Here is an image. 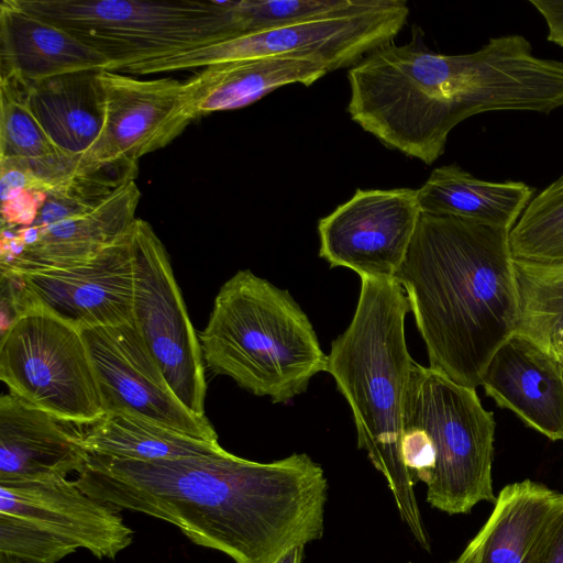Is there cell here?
<instances>
[{"mask_svg":"<svg viewBox=\"0 0 563 563\" xmlns=\"http://www.w3.org/2000/svg\"><path fill=\"white\" fill-rule=\"evenodd\" d=\"M514 258L563 264V175L531 199L509 232Z\"/></svg>","mask_w":563,"mask_h":563,"instance_id":"27","label":"cell"},{"mask_svg":"<svg viewBox=\"0 0 563 563\" xmlns=\"http://www.w3.org/2000/svg\"><path fill=\"white\" fill-rule=\"evenodd\" d=\"M108 59L66 30L24 9L0 4V79L30 86L64 74L107 70Z\"/></svg>","mask_w":563,"mask_h":563,"instance_id":"18","label":"cell"},{"mask_svg":"<svg viewBox=\"0 0 563 563\" xmlns=\"http://www.w3.org/2000/svg\"><path fill=\"white\" fill-rule=\"evenodd\" d=\"M560 497L530 479L505 486L486 523L452 563H529Z\"/></svg>","mask_w":563,"mask_h":563,"instance_id":"22","label":"cell"},{"mask_svg":"<svg viewBox=\"0 0 563 563\" xmlns=\"http://www.w3.org/2000/svg\"><path fill=\"white\" fill-rule=\"evenodd\" d=\"M421 428L434 449L427 501L449 515L467 514L479 501H496L493 489L495 419L476 388L415 363L404 428Z\"/></svg>","mask_w":563,"mask_h":563,"instance_id":"7","label":"cell"},{"mask_svg":"<svg viewBox=\"0 0 563 563\" xmlns=\"http://www.w3.org/2000/svg\"><path fill=\"white\" fill-rule=\"evenodd\" d=\"M1 194L2 228L19 229L34 224L46 200V192L12 188Z\"/></svg>","mask_w":563,"mask_h":563,"instance_id":"28","label":"cell"},{"mask_svg":"<svg viewBox=\"0 0 563 563\" xmlns=\"http://www.w3.org/2000/svg\"><path fill=\"white\" fill-rule=\"evenodd\" d=\"M199 341L210 371L274 404L305 393L328 367L308 316L289 291L249 269L221 286Z\"/></svg>","mask_w":563,"mask_h":563,"instance_id":"5","label":"cell"},{"mask_svg":"<svg viewBox=\"0 0 563 563\" xmlns=\"http://www.w3.org/2000/svg\"><path fill=\"white\" fill-rule=\"evenodd\" d=\"M409 310L395 278H361L356 309L331 344L327 372L351 408L358 449L386 478L400 519L419 545L430 551L415 479L401 455L405 401L415 365L405 336Z\"/></svg>","mask_w":563,"mask_h":563,"instance_id":"4","label":"cell"},{"mask_svg":"<svg viewBox=\"0 0 563 563\" xmlns=\"http://www.w3.org/2000/svg\"><path fill=\"white\" fill-rule=\"evenodd\" d=\"M401 455L412 478L426 485L430 482L434 468V449L430 437L417 427H405L401 439Z\"/></svg>","mask_w":563,"mask_h":563,"instance_id":"29","label":"cell"},{"mask_svg":"<svg viewBox=\"0 0 563 563\" xmlns=\"http://www.w3.org/2000/svg\"><path fill=\"white\" fill-rule=\"evenodd\" d=\"M49 413L3 394L0 398V481L67 477L79 473L89 452L82 432Z\"/></svg>","mask_w":563,"mask_h":563,"instance_id":"17","label":"cell"},{"mask_svg":"<svg viewBox=\"0 0 563 563\" xmlns=\"http://www.w3.org/2000/svg\"><path fill=\"white\" fill-rule=\"evenodd\" d=\"M140 199L135 180L128 181L88 210L40 230L34 244L0 268L22 273L84 262L131 230Z\"/></svg>","mask_w":563,"mask_h":563,"instance_id":"19","label":"cell"},{"mask_svg":"<svg viewBox=\"0 0 563 563\" xmlns=\"http://www.w3.org/2000/svg\"><path fill=\"white\" fill-rule=\"evenodd\" d=\"M89 454L153 462L211 456L225 452L219 441L203 440L125 412H107L81 433Z\"/></svg>","mask_w":563,"mask_h":563,"instance_id":"25","label":"cell"},{"mask_svg":"<svg viewBox=\"0 0 563 563\" xmlns=\"http://www.w3.org/2000/svg\"><path fill=\"white\" fill-rule=\"evenodd\" d=\"M509 231L421 212L395 279L424 342L429 367L476 388L516 332Z\"/></svg>","mask_w":563,"mask_h":563,"instance_id":"3","label":"cell"},{"mask_svg":"<svg viewBox=\"0 0 563 563\" xmlns=\"http://www.w3.org/2000/svg\"><path fill=\"white\" fill-rule=\"evenodd\" d=\"M0 378L12 395L62 422L90 426L104 415L80 330L41 308L1 334Z\"/></svg>","mask_w":563,"mask_h":563,"instance_id":"10","label":"cell"},{"mask_svg":"<svg viewBox=\"0 0 563 563\" xmlns=\"http://www.w3.org/2000/svg\"><path fill=\"white\" fill-rule=\"evenodd\" d=\"M406 0H374L362 11L312 19L228 38L177 55L129 66L131 75H150L213 64L291 57L317 62L333 71L351 68L368 53L394 41L407 22Z\"/></svg>","mask_w":563,"mask_h":563,"instance_id":"9","label":"cell"},{"mask_svg":"<svg viewBox=\"0 0 563 563\" xmlns=\"http://www.w3.org/2000/svg\"><path fill=\"white\" fill-rule=\"evenodd\" d=\"M544 19L548 41L563 48V0H529Z\"/></svg>","mask_w":563,"mask_h":563,"instance_id":"32","label":"cell"},{"mask_svg":"<svg viewBox=\"0 0 563 563\" xmlns=\"http://www.w3.org/2000/svg\"><path fill=\"white\" fill-rule=\"evenodd\" d=\"M0 164L32 173L47 192L91 174L55 146L27 108L24 86L10 79H0Z\"/></svg>","mask_w":563,"mask_h":563,"instance_id":"24","label":"cell"},{"mask_svg":"<svg viewBox=\"0 0 563 563\" xmlns=\"http://www.w3.org/2000/svg\"><path fill=\"white\" fill-rule=\"evenodd\" d=\"M133 323L170 388L195 415L206 417L202 350L173 273L167 251L148 222L132 227Z\"/></svg>","mask_w":563,"mask_h":563,"instance_id":"11","label":"cell"},{"mask_svg":"<svg viewBox=\"0 0 563 563\" xmlns=\"http://www.w3.org/2000/svg\"><path fill=\"white\" fill-rule=\"evenodd\" d=\"M133 534L118 508L76 481H0V552L22 563H58L78 549L113 560Z\"/></svg>","mask_w":563,"mask_h":563,"instance_id":"8","label":"cell"},{"mask_svg":"<svg viewBox=\"0 0 563 563\" xmlns=\"http://www.w3.org/2000/svg\"><path fill=\"white\" fill-rule=\"evenodd\" d=\"M0 563H22V562L14 556H11V555L0 552Z\"/></svg>","mask_w":563,"mask_h":563,"instance_id":"34","label":"cell"},{"mask_svg":"<svg viewBox=\"0 0 563 563\" xmlns=\"http://www.w3.org/2000/svg\"><path fill=\"white\" fill-rule=\"evenodd\" d=\"M80 332L93 364L104 413H131L218 441L208 418L191 412L175 395L133 321Z\"/></svg>","mask_w":563,"mask_h":563,"instance_id":"12","label":"cell"},{"mask_svg":"<svg viewBox=\"0 0 563 563\" xmlns=\"http://www.w3.org/2000/svg\"><path fill=\"white\" fill-rule=\"evenodd\" d=\"M104 56L107 70L240 36L232 0H18Z\"/></svg>","mask_w":563,"mask_h":563,"instance_id":"6","label":"cell"},{"mask_svg":"<svg viewBox=\"0 0 563 563\" xmlns=\"http://www.w3.org/2000/svg\"><path fill=\"white\" fill-rule=\"evenodd\" d=\"M75 481L91 497L173 523L235 563H274L323 536L328 482L306 453L269 463L228 451L153 462L90 454Z\"/></svg>","mask_w":563,"mask_h":563,"instance_id":"1","label":"cell"},{"mask_svg":"<svg viewBox=\"0 0 563 563\" xmlns=\"http://www.w3.org/2000/svg\"><path fill=\"white\" fill-rule=\"evenodd\" d=\"M536 189L523 181H487L456 164L434 168L417 189L421 212L455 217L509 231Z\"/></svg>","mask_w":563,"mask_h":563,"instance_id":"23","label":"cell"},{"mask_svg":"<svg viewBox=\"0 0 563 563\" xmlns=\"http://www.w3.org/2000/svg\"><path fill=\"white\" fill-rule=\"evenodd\" d=\"M305 545H296L284 552L274 563H302Z\"/></svg>","mask_w":563,"mask_h":563,"instance_id":"33","label":"cell"},{"mask_svg":"<svg viewBox=\"0 0 563 563\" xmlns=\"http://www.w3.org/2000/svg\"><path fill=\"white\" fill-rule=\"evenodd\" d=\"M1 334L16 320L36 309L20 273L1 268Z\"/></svg>","mask_w":563,"mask_h":563,"instance_id":"30","label":"cell"},{"mask_svg":"<svg viewBox=\"0 0 563 563\" xmlns=\"http://www.w3.org/2000/svg\"><path fill=\"white\" fill-rule=\"evenodd\" d=\"M347 112L388 148L433 164L450 132L488 111L549 114L563 107V62L533 55L522 35L490 37L478 51L445 55L418 34L380 45L349 68Z\"/></svg>","mask_w":563,"mask_h":563,"instance_id":"2","label":"cell"},{"mask_svg":"<svg viewBox=\"0 0 563 563\" xmlns=\"http://www.w3.org/2000/svg\"><path fill=\"white\" fill-rule=\"evenodd\" d=\"M328 68L309 59L264 57L213 64L185 81L196 117L246 107L289 85L310 86Z\"/></svg>","mask_w":563,"mask_h":563,"instance_id":"21","label":"cell"},{"mask_svg":"<svg viewBox=\"0 0 563 563\" xmlns=\"http://www.w3.org/2000/svg\"><path fill=\"white\" fill-rule=\"evenodd\" d=\"M529 563H563V494L533 547Z\"/></svg>","mask_w":563,"mask_h":563,"instance_id":"31","label":"cell"},{"mask_svg":"<svg viewBox=\"0 0 563 563\" xmlns=\"http://www.w3.org/2000/svg\"><path fill=\"white\" fill-rule=\"evenodd\" d=\"M99 81L104 123L90 156L96 169L137 172L141 157L165 147L197 118L185 81L139 79L112 70L99 71Z\"/></svg>","mask_w":563,"mask_h":563,"instance_id":"14","label":"cell"},{"mask_svg":"<svg viewBox=\"0 0 563 563\" xmlns=\"http://www.w3.org/2000/svg\"><path fill=\"white\" fill-rule=\"evenodd\" d=\"M516 332L563 361V264L514 258Z\"/></svg>","mask_w":563,"mask_h":563,"instance_id":"26","label":"cell"},{"mask_svg":"<svg viewBox=\"0 0 563 563\" xmlns=\"http://www.w3.org/2000/svg\"><path fill=\"white\" fill-rule=\"evenodd\" d=\"M99 71L82 70L25 86V102L49 140L91 172L90 156L102 133L104 97Z\"/></svg>","mask_w":563,"mask_h":563,"instance_id":"20","label":"cell"},{"mask_svg":"<svg viewBox=\"0 0 563 563\" xmlns=\"http://www.w3.org/2000/svg\"><path fill=\"white\" fill-rule=\"evenodd\" d=\"M16 273L21 274L37 308L79 330L133 319L132 228L84 262Z\"/></svg>","mask_w":563,"mask_h":563,"instance_id":"15","label":"cell"},{"mask_svg":"<svg viewBox=\"0 0 563 563\" xmlns=\"http://www.w3.org/2000/svg\"><path fill=\"white\" fill-rule=\"evenodd\" d=\"M487 396L529 428L563 441V361L514 333L495 352L482 379Z\"/></svg>","mask_w":563,"mask_h":563,"instance_id":"16","label":"cell"},{"mask_svg":"<svg viewBox=\"0 0 563 563\" xmlns=\"http://www.w3.org/2000/svg\"><path fill=\"white\" fill-rule=\"evenodd\" d=\"M420 216L417 189H357L319 220V256L361 278H395Z\"/></svg>","mask_w":563,"mask_h":563,"instance_id":"13","label":"cell"}]
</instances>
